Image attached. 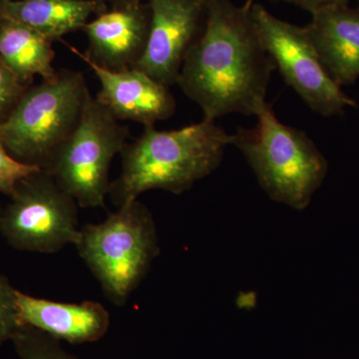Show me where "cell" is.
<instances>
[{
    "label": "cell",
    "instance_id": "obj_3",
    "mask_svg": "<svg viewBox=\"0 0 359 359\" xmlns=\"http://www.w3.org/2000/svg\"><path fill=\"white\" fill-rule=\"evenodd\" d=\"M256 116L254 128H238L233 145L271 200L302 211L325 181L327 161L306 132L283 124L271 104Z\"/></svg>",
    "mask_w": 359,
    "mask_h": 359
},
{
    "label": "cell",
    "instance_id": "obj_12",
    "mask_svg": "<svg viewBox=\"0 0 359 359\" xmlns=\"http://www.w3.org/2000/svg\"><path fill=\"white\" fill-rule=\"evenodd\" d=\"M18 306L23 325L54 339L72 344L94 341L102 337L109 327V313L100 302H53L18 290Z\"/></svg>",
    "mask_w": 359,
    "mask_h": 359
},
{
    "label": "cell",
    "instance_id": "obj_11",
    "mask_svg": "<svg viewBox=\"0 0 359 359\" xmlns=\"http://www.w3.org/2000/svg\"><path fill=\"white\" fill-rule=\"evenodd\" d=\"M150 22L148 4L107 9L82 29L88 39V49L84 54L105 69H132L145 52Z\"/></svg>",
    "mask_w": 359,
    "mask_h": 359
},
{
    "label": "cell",
    "instance_id": "obj_14",
    "mask_svg": "<svg viewBox=\"0 0 359 359\" xmlns=\"http://www.w3.org/2000/svg\"><path fill=\"white\" fill-rule=\"evenodd\" d=\"M105 11L103 0H6L0 4V21L28 26L54 42L83 29L92 15Z\"/></svg>",
    "mask_w": 359,
    "mask_h": 359
},
{
    "label": "cell",
    "instance_id": "obj_1",
    "mask_svg": "<svg viewBox=\"0 0 359 359\" xmlns=\"http://www.w3.org/2000/svg\"><path fill=\"white\" fill-rule=\"evenodd\" d=\"M276 69L252 11L231 0H209L200 39L187 54L177 84L200 106L204 119L240 113L257 115L266 105Z\"/></svg>",
    "mask_w": 359,
    "mask_h": 359
},
{
    "label": "cell",
    "instance_id": "obj_9",
    "mask_svg": "<svg viewBox=\"0 0 359 359\" xmlns=\"http://www.w3.org/2000/svg\"><path fill=\"white\" fill-rule=\"evenodd\" d=\"M150 32L134 69L170 87L177 84L188 52L204 32L209 0H149Z\"/></svg>",
    "mask_w": 359,
    "mask_h": 359
},
{
    "label": "cell",
    "instance_id": "obj_24",
    "mask_svg": "<svg viewBox=\"0 0 359 359\" xmlns=\"http://www.w3.org/2000/svg\"><path fill=\"white\" fill-rule=\"evenodd\" d=\"M358 2H359V0H358ZM359 7V6H358Z\"/></svg>",
    "mask_w": 359,
    "mask_h": 359
},
{
    "label": "cell",
    "instance_id": "obj_4",
    "mask_svg": "<svg viewBox=\"0 0 359 359\" xmlns=\"http://www.w3.org/2000/svg\"><path fill=\"white\" fill-rule=\"evenodd\" d=\"M75 245L116 306L126 304L160 252L154 218L138 200L118 208L102 223L84 226Z\"/></svg>",
    "mask_w": 359,
    "mask_h": 359
},
{
    "label": "cell",
    "instance_id": "obj_22",
    "mask_svg": "<svg viewBox=\"0 0 359 359\" xmlns=\"http://www.w3.org/2000/svg\"><path fill=\"white\" fill-rule=\"evenodd\" d=\"M252 4H255V0H247V2H245L244 6L250 8V7L252 6Z\"/></svg>",
    "mask_w": 359,
    "mask_h": 359
},
{
    "label": "cell",
    "instance_id": "obj_13",
    "mask_svg": "<svg viewBox=\"0 0 359 359\" xmlns=\"http://www.w3.org/2000/svg\"><path fill=\"white\" fill-rule=\"evenodd\" d=\"M306 26L325 70L337 84L359 77V7H325L311 13Z\"/></svg>",
    "mask_w": 359,
    "mask_h": 359
},
{
    "label": "cell",
    "instance_id": "obj_7",
    "mask_svg": "<svg viewBox=\"0 0 359 359\" xmlns=\"http://www.w3.org/2000/svg\"><path fill=\"white\" fill-rule=\"evenodd\" d=\"M77 203L44 170L21 180L0 215V233L14 249L53 254L76 245Z\"/></svg>",
    "mask_w": 359,
    "mask_h": 359
},
{
    "label": "cell",
    "instance_id": "obj_15",
    "mask_svg": "<svg viewBox=\"0 0 359 359\" xmlns=\"http://www.w3.org/2000/svg\"><path fill=\"white\" fill-rule=\"evenodd\" d=\"M52 44L53 41L28 26L0 21V58L26 86L35 76L50 80L57 75Z\"/></svg>",
    "mask_w": 359,
    "mask_h": 359
},
{
    "label": "cell",
    "instance_id": "obj_8",
    "mask_svg": "<svg viewBox=\"0 0 359 359\" xmlns=\"http://www.w3.org/2000/svg\"><path fill=\"white\" fill-rule=\"evenodd\" d=\"M250 11L276 68L313 112L332 117L344 114L346 108L356 107L355 100L325 70L306 27L278 20L256 2Z\"/></svg>",
    "mask_w": 359,
    "mask_h": 359
},
{
    "label": "cell",
    "instance_id": "obj_10",
    "mask_svg": "<svg viewBox=\"0 0 359 359\" xmlns=\"http://www.w3.org/2000/svg\"><path fill=\"white\" fill-rule=\"evenodd\" d=\"M71 52L84 61L98 78L100 90L96 99L118 121L155 126L174 115L176 99L169 87L161 84L138 69L111 71L86 57L84 52L65 43Z\"/></svg>",
    "mask_w": 359,
    "mask_h": 359
},
{
    "label": "cell",
    "instance_id": "obj_21",
    "mask_svg": "<svg viewBox=\"0 0 359 359\" xmlns=\"http://www.w3.org/2000/svg\"><path fill=\"white\" fill-rule=\"evenodd\" d=\"M106 4H111L112 7L123 6H132V4H143L145 0H103ZM149 1V0H146Z\"/></svg>",
    "mask_w": 359,
    "mask_h": 359
},
{
    "label": "cell",
    "instance_id": "obj_23",
    "mask_svg": "<svg viewBox=\"0 0 359 359\" xmlns=\"http://www.w3.org/2000/svg\"><path fill=\"white\" fill-rule=\"evenodd\" d=\"M4 1H6V0H0V4H1Z\"/></svg>",
    "mask_w": 359,
    "mask_h": 359
},
{
    "label": "cell",
    "instance_id": "obj_19",
    "mask_svg": "<svg viewBox=\"0 0 359 359\" xmlns=\"http://www.w3.org/2000/svg\"><path fill=\"white\" fill-rule=\"evenodd\" d=\"M0 58V123L13 112L28 89Z\"/></svg>",
    "mask_w": 359,
    "mask_h": 359
},
{
    "label": "cell",
    "instance_id": "obj_2",
    "mask_svg": "<svg viewBox=\"0 0 359 359\" xmlns=\"http://www.w3.org/2000/svg\"><path fill=\"white\" fill-rule=\"evenodd\" d=\"M233 140L214 120L171 131L145 127L122 150V171L110 184L111 199L119 208L150 190L186 192L218 169Z\"/></svg>",
    "mask_w": 359,
    "mask_h": 359
},
{
    "label": "cell",
    "instance_id": "obj_17",
    "mask_svg": "<svg viewBox=\"0 0 359 359\" xmlns=\"http://www.w3.org/2000/svg\"><path fill=\"white\" fill-rule=\"evenodd\" d=\"M18 290L6 276L0 273V344L13 340L21 328L25 327L18 309Z\"/></svg>",
    "mask_w": 359,
    "mask_h": 359
},
{
    "label": "cell",
    "instance_id": "obj_20",
    "mask_svg": "<svg viewBox=\"0 0 359 359\" xmlns=\"http://www.w3.org/2000/svg\"><path fill=\"white\" fill-rule=\"evenodd\" d=\"M273 1L294 4L309 13H313L314 11H320L325 7L347 6L349 0H273Z\"/></svg>",
    "mask_w": 359,
    "mask_h": 359
},
{
    "label": "cell",
    "instance_id": "obj_18",
    "mask_svg": "<svg viewBox=\"0 0 359 359\" xmlns=\"http://www.w3.org/2000/svg\"><path fill=\"white\" fill-rule=\"evenodd\" d=\"M40 170L42 169L16 160L0 140V193L11 197L21 180Z\"/></svg>",
    "mask_w": 359,
    "mask_h": 359
},
{
    "label": "cell",
    "instance_id": "obj_5",
    "mask_svg": "<svg viewBox=\"0 0 359 359\" xmlns=\"http://www.w3.org/2000/svg\"><path fill=\"white\" fill-rule=\"evenodd\" d=\"M90 90L83 74L61 70L28 87L0 123V140L16 160L45 170L76 128Z\"/></svg>",
    "mask_w": 359,
    "mask_h": 359
},
{
    "label": "cell",
    "instance_id": "obj_16",
    "mask_svg": "<svg viewBox=\"0 0 359 359\" xmlns=\"http://www.w3.org/2000/svg\"><path fill=\"white\" fill-rule=\"evenodd\" d=\"M13 341L21 359H75L63 351L49 335L23 327Z\"/></svg>",
    "mask_w": 359,
    "mask_h": 359
},
{
    "label": "cell",
    "instance_id": "obj_6",
    "mask_svg": "<svg viewBox=\"0 0 359 359\" xmlns=\"http://www.w3.org/2000/svg\"><path fill=\"white\" fill-rule=\"evenodd\" d=\"M128 137L129 129L90 93L76 128L44 171L80 207L104 208L111 163L121 154Z\"/></svg>",
    "mask_w": 359,
    "mask_h": 359
}]
</instances>
